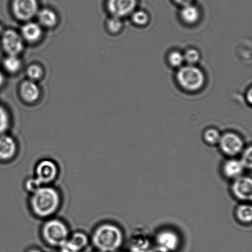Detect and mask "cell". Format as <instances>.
Here are the masks:
<instances>
[{
	"instance_id": "6da1fadb",
	"label": "cell",
	"mask_w": 252,
	"mask_h": 252,
	"mask_svg": "<svg viewBox=\"0 0 252 252\" xmlns=\"http://www.w3.org/2000/svg\"><path fill=\"white\" fill-rule=\"evenodd\" d=\"M29 195L32 214L43 220L55 217L63 205V194L54 185L41 187Z\"/></svg>"
},
{
	"instance_id": "7a4b0ae2",
	"label": "cell",
	"mask_w": 252,
	"mask_h": 252,
	"mask_svg": "<svg viewBox=\"0 0 252 252\" xmlns=\"http://www.w3.org/2000/svg\"><path fill=\"white\" fill-rule=\"evenodd\" d=\"M90 236L91 244L95 250L103 252L117 251L124 241L122 229L110 222L98 223Z\"/></svg>"
},
{
	"instance_id": "3957f363",
	"label": "cell",
	"mask_w": 252,
	"mask_h": 252,
	"mask_svg": "<svg viewBox=\"0 0 252 252\" xmlns=\"http://www.w3.org/2000/svg\"><path fill=\"white\" fill-rule=\"evenodd\" d=\"M43 221L40 228L42 241L49 248L59 249L70 236V227L63 220L56 217Z\"/></svg>"
},
{
	"instance_id": "277c9868",
	"label": "cell",
	"mask_w": 252,
	"mask_h": 252,
	"mask_svg": "<svg viewBox=\"0 0 252 252\" xmlns=\"http://www.w3.org/2000/svg\"><path fill=\"white\" fill-rule=\"evenodd\" d=\"M176 78L180 87L189 92L201 90L206 82L203 71L195 65H187L179 68Z\"/></svg>"
},
{
	"instance_id": "5b68a950",
	"label": "cell",
	"mask_w": 252,
	"mask_h": 252,
	"mask_svg": "<svg viewBox=\"0 0 252 252\" xmlns=\"http://www.w3.org/2000/svg\"><path fill=\"white\" fill-rule=\"evenodd\" d=\"M60 175V167L55 160L43 158L38 160L34 168L33 176L42 186L53 185Z\"/></svg>"
},
{
	"instance_id": "8992f818",
	"label": "cell",
	"mask_w": 252,
	"mask_h": 252,
	"mask_svg": "<svg viewBox=\"0 0 252 252\" xmlns=\"http://www.w3.org/2000/svg\"><path fill=\"white\" fill-rule=\"evenodd\" d=\"M2 49L7 56H17L22 53L24 49V41L18 32L12 29L3 31L1 36Z\"/></svg>"
},
{
	"instance_id": "52a82bcc",
	"label": "cell",
	"mask_w": 252,
	"mask_h": 252,
	"mask_svg": "<svg viewBox=\"0 0 252 252\" xmlns=\"http://www.w3.org/2000/svg\"><path fill=\"white\" fill-rule=\"evenodd\" d=\"M91 244L90 236L85 231L71 232L67 240L60 248L59 252H85Z\"/></svg>"
},
{
	"instance_id": "ba28073f",
	"label": "cell",
	"mask_w": 252,
	"mask_h": 252,
	"mask_svg": "<svg viewBox=\"0 0 252 252\" xmlns=\"http://www.w3.org/2000/svg\"><path fill=\"white\" fill-rule=\"evenodd\" d=\"M12 12L19 21L29 22L36 16L39 11L37 0H13Z\"/></svg>"
},
{
	"instance_id": "9c48e42d",
	"label": "cell",
	"mask_w": 252,
	"mask_h": 252,
	"mask_svg": "<svg viewBox=\"0 0 252 252\" xmlns=\"http://www.w3.org/2000/svg\"><path fill=\"white\" fill-rule=\"evenodd\" d=\"M219 145L222 152L229 157H234L243 152V140L236 133L228 132L221 135Z\"/></svg>"
},
{
	"instance_id": "30bf717a",
	"label": "cell",
	"mask_w": 252,
	"mask_h": 252,
	"mask_svg": "<svg viewBox=\"0 0 252 252\" xmlns=\"http://www.w3.org/2000/svg\"><path fill=\"white\" fill-rule=\"evenodd\" d=\"M19 143L16 138L8 133L0 135V162L12 161L18 155Z\"/></svg>"
},
{
	"instance_id": "8fae6325",
	"label": "cell",
	"mask_w": 252,
	"mask_h": 252,
	"mask_svg": "<svg viewBox=\"0 0 252 252\" xmlns=\"http://www.w3.org/2000/svg\"><path fill=\"white\" fill-rule=\"evenodd\" d=\"M137 0H108L107 9L112 16L122 19L135 11Z\"/></svg>"
},
{
	"instance_id": "7c38bea8",
	"label": "cell",
	"mask_w": 252,
	"mask_h": 252,
	"mask_svg": "<svg viewBox=\"0 0 252 252\" xmlns=\"http://www.w3.org/2000/svg\"><path fill=\"white\" fill-rule=\"evenodd\" d=\"M232 192L237 199L242 201H251L252 199V180L250 177H239L234 180Z\"/></svg>"
},
{
	"instance_id": "4fadbf2b",
	"label": "cell",
	"mask_w": 252,
	"mask_h": 252,
	"mask_svg": "<svg viewBox=\"0 0 252 252\" xmlns=\"http://www.w3.org/2000/svg\"><path fill=\"white\" fill-rule=\"evenodd\" d=\"M157 243L160 252H173L179 245V238L174 231L164 230L158 234Z\"/></svg>"
},
{
	"instance_id": "5bb4252c",
	"label": "cell",
	"mask_w": 252,
	"mask_h": 252,
	"mask_svg": "<svg viewBox=\"0 0 252 252\" xmlns=\"http://www.w3.org/2000/svg\"><path fill=\"white\" fill-rule=\"evenodd\" d=\"M19 94L25 102L34 103L40 97L41 90L35 81L26 80L20 85Z\"/></svg>"
},
{
	"instance_id": "9a60e30c",
	"label": "cell",
	"mask_w": 252,
	"mask_h": 252,
	"mask_svg": "<svg viewBox=\"0 0 252 252\" xmlns=\"http://www.w3.org/2000/svg\"><path fill=\"white\" fill-rule=\"evenodd\" d=\"M43 33V28L40 25L36 22L29 21L22 27L20 34L24 41L34 43L41 38Z\"/></svg>"
},
{
	"instance_id": "2e32d148",
	"label": "cell",
	"mask_w": 252,
	"mask_h": 252,
	"mask_svg": "<svg viewBox=\"0 0 252 252\" xmlns=\"http://www.w3.org/2000/svg\"><path fill=\"white\" fill-rule=\"evenodd\" d=\"M38 23L42 28L51 29L55 27L58 23V17L53 10L44 8L39 10L36 15Z\"/></svg>"
},
{
	"instance_id": "e0dca14e",
	"label": "cell",
	"mask_w": 252,
	"mask_h": 252,
	"mask_svg": "<svg viewBox=\"0 0 252 252\" xmlns=\"http://www.w3.org/2000/svg\"><path fill=\"white\" fill-rule=\"evenodd\" d=\"M244 167L240 160L231 159L226 160L223 165V172L224 176L229 179L235 180L241 176Z\"/></svg>"
},
{
	"instance_id": "ac0fdd59",
	"label": "cell",
	"mask_w": 252,
	"mask_h": 252,
	"mask_svg": "<svg viewBox=\"0 0 252 252\" xmlns=\"http://www.w3.org/2000/svg\"><path fill=\"white\" fill-rule=\"evenodd\" d=\"M180 17L184 23L193 25L199 21L200 18L199 10L192 4L183 6L180 11Z\"/></svg>"
},
{
	"instance_id": "d6986e66",
	"label": "cell",
	"mask_w": 252,
	"mask_h": 252,
	"mask_svg": "<svg viewBox=\"0 0 252 252\" xmlns=\"http://www.w3.org/2000/svg\"><path fill=\"white\" fill-rule=\"evenodd\" d=\"M236 216L239 221L243 224L251 223L252 220L251 205L243 204L237 207Z\"/></svg>"
},
{
	"instance_id": "ffe728a7",
	"label": "cell",
	"mask_w": 252,
	"mask_h": 252,
	"mask_svg": "<svg viewBox=\"0 0 252 252\" xmlns=\"http://www.w3.org/2000/svg\"><path fill=\"white\" fill-rule=\"evenodd\" d=\"M2 65L7 72L14 74L21 70L22 63L21 59L17 56H7L3 60Z\"/></svg>"
},
{
	"instance_id": "44dd1931",
	"label": "cell",
	"mask_w": 252,
	"mask_h": 252,
	"mask_svg": "<svg viewBox=\"0 0 252 252\" xmlns=\"http://www.w3.org/2000/svg\"><path fill=\"white\" fill-rule=\"evenodd\" d=\"M43 67L38 63H32L26 69V75L28 80L35 81L41 80L44 75Z\"/></svg>"
},
{
	"instance_id": "7402d4cb",
	"label": "cell",
	"mask_w": 252,
	"mask_h": 252,
	"mask_svg": "<svg viewBox=\"0 0 252 252\" xmlns=\"http://www.w3.org/2000/svg\"><path fill=\"white\" fill-rule=\"evenodd\" d=\"M11 117L7 110L0 105V135L8 132L11 127Z\"/></svg>"
},
{
	"instance_id": "603a6c76",
	"label": "cell",
	"mask_w": 252,
	"mask_h": 252,
	"mask_svg": "<svg viewBox=\"0 0 252 252\" xmlns=\"http://www.w3.org/2000/svg\"><path fill=\"white\" fill-rule=\"evenodd\" d=\"M132 252H154L152 245L147 239H135L132 242L130 246Z\"/></svg>"
},
{
	"instance_id": "cb8c5ba5",
	"label": "cell",
	"mask_w": 252,
	"mask_h": 252,
	"mask_svg": "<svg viewBox=\"0 0 252 252\" xmlns=\"http://www.w3.org/2000/svg\"><path fill=\"white\" fill-rule=\"evenodd\" d=\"M221 134L219 131L216 128H207L203 134L204 140L207 144L216 145L219 144Z\"/></svg>"
},
{
	"instance_id": "d4e9b609",
	"label": "cell",
	"mask_w": 252,
	"mask_h": 252,
	"mask_svg": "<svg viewBox=\"0 0 252 252\" xmlns=\"http://www.w3.org/2000/svg\"><path fill=\"white\" fill-rule=\"evenodd\" d=\"M131 19L135 26L143 27L147 26L149 22V16L145 11H133L131 16Z\"/></svg>"
},
{
	"instance_id": "484cf974",
	"label": "cell",
	"mask_w": 252,
	"mask_h": 252,
	"mask_svg": "<svg viewBox=\"0 0 252 252\" xmlns=\"http://www.w3.org/2000/svg\"><path fill=\"white\" fill-rule=\"evenodd\" d=\"M107 29L110 33L117 34L120 33L123 27V23L122 19L118 17L112 16L108 19L106 24Z\"/></svg>"
},
{
	"instance_id": "4316f807",
	"label": "cell",
	"mask_w": 252,
	"mask_h": 252,
	"mask_svg": "<svg viewBox=\"0 0 252 252\" xmlns=\"http://www.w3.org/2000/svg\"><path fill=\"white\" fill-rule=\"evenodd\" d=\"M185 63L188 65H195L201 58L199 52L196 49H188L184 54Z\"/></svg>"
},
{
	"instance_id": "83f0119b",
	"label": "cell",
	"mask_w": 252,
	"mask_h": 252,
	"mask_svg": "<svg viewBox=\"0 0 252 252\" xmlns=\"http://www.w3.org/2000/svg\"><path fill=\"white\" fill-rule=\"evenodd\" d=\"M168 61L173 67H182L183 64L185 63L184 54L180 51H173L168 56Z\"/></svg>"
},
{
	"instance_id": "f1b7e54d",
	"label": "cell",
	"mask_w": 252,
	"mask_h": 252,
	"mask_svg": "<svg viewBox=\"0 0 252 252\" xmlns=\"http://www.w3.org/2000/svg\"><path fill=\"white\" fill-rule=\"evenodd\" d=\"M43 187L39 184L38 180L34 177L33 175L32 176L26 178L25 180L24 184V188L26 189V191L28 192L29 194L32 193L37 189H39V188Z\"/></svg>"
},
{
	"instance_id": "f546056e",
	"label": "cell",
	"mask_w": 252,
	"mask_h": 252,
	"mask_svg": "<svg viewBox=\"0 0 252 252\" xmlns=\"http://www.w3.org/2000/svg\"><path fill=\"white\" fill-rule=\"evenodd\" d=\"M244 169H251L252 167V148L251 146L244 151L240 160Z\"/></svg>"
},
{
	"instance_id": "4dcf8cb0",
	"label": "cell",
	"mask_w": 252,
	"mask_h": 252,
	"mask_svg": "<svg viewBox=\"0 0 252 252\" xmlns=\"http://www.w3.org/2000/svg\"><path fill=\"white\" fill-rule=\"evenodd\" d=\"M174 1L175 2H177V4L184 6H186V5L191 4L193 0H174Z\"/></svg>"
},
{
	"instance_id": "1f68e13d",
	"label": "cell",
	"mask_w": 252,
	"mask_h": 252,
	"mask_svg": "<svg viewBox=\"0 0 252 252\" xmlns=\"http://www.w3.org/2000/svg\"><path fill=\"white\" fill-rule=\"evenodd\" d=\"M247 99L249 103V104H251L252 102V88L249 89V90L248 92V94H247Z\"/></svg>"
},
{
	"instance_id": "d6a6232c",
	"label": "cell",
	"mask_w": 252,
	"mask_h": 252,
	"mask_svg": "<svg viewBox=\"0 0 252 252\" xmlns=\"http://www.w3.org/2000/svg\"><path fill=\"white\" fill-rule=\"evenodd\" d=\"M26 252H43V251L41 250L40 249L38 248H36V247H32V248H29L27 249Z\"/></svg>"
},
{
	"instance_id": "836d02e7",
	"label": "cell",
	"mask_w": 252,
	"mask_h": 252,
	"mask_svg": "<svg viewBox=\"0 0 252 252\" xmlns=\"http://www.w3.org/2000/svg\"><path fill=\"white\" fill-rule=\"evenodd\" d=\"M4 83V76L1 71H0V87L3 85Z\"/></svg>"
},
{
	"instance_id": "e575fe53",
	"label": "cell",
	"mask_w": 252,
	"mask_h": 252,
	"mask_svg": "<svg viewBox=\"0 0 252 252\" xmlns=\"http://www.w3.org/2000/svg\"><path fill=\"white\" fill-rule=\"evenodd\" d=\"M2 30H3V29H2V27L1 26V25L0 24V36H1L2 32H3V31H2Z\"/></svg>"
},
{
	"instance_id": "d590c367",
	"label": "cell",
	"mask_w": 252,
	"mask_h": 252,
	"mask_svg": "<svg viewBox=\"0 0 252 252\" xmlns=\"http://www.w3.org/2000/svg\"><path fill=\"white\" fill-rule=\"evenodd\" d=\"M93 252H101V251H96V250H95L94 251H93Z\"/></svg>"
}]
</instances>
